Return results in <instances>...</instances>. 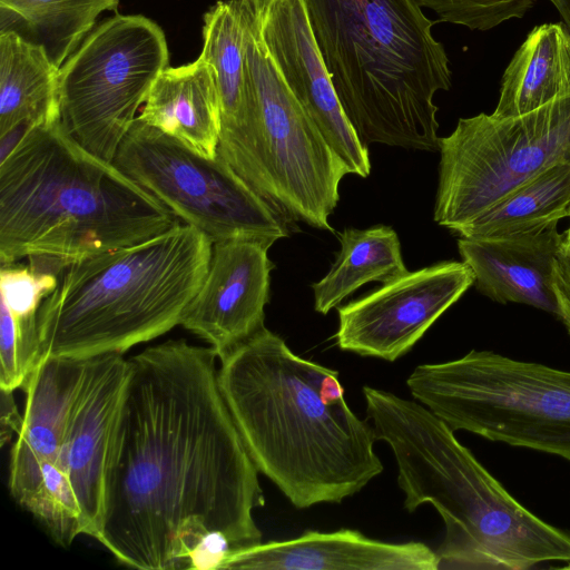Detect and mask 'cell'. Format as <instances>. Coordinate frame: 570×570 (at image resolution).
Listing matches in <instances>:
<instances>
[{"label": "cell", "mask_w": 570, "mask_h": 570, "mask_svg": "<svg viewBox=\"0 0 570 570\" xmlns=\"http://www.w3.org/2000/svg\"><path fill=\"white\" fill-rule=\"evenodd\" d=\"M212 347L168 340L128 358L98 538L140 570L220 569L262 542L265 504Z\"/></svg>", "instance_id": "6da1fadb"}, {"label": "cell", "mask_w": 570, "mask_h": 570, "mask_svg": "<svg viewBox=\"0 0 570 570\" xmlns=\"http://www.w3.org/2000/svg\"><path fill=\"white\" fill-rule=\"evenodd\" d=\"M219 362L218 385L249 456L295 508L340 503L382 473L373 425L345 399L321 396L332 368L266 327Z\"/></svg>", "instance_id": "7a4b0ae2"}, {"label": "cell", "mask_w": 570, "mask_h": 570, "mask_svg": "<svg viewBox=\"0 0 570 570\" xmlns=\"http://www.w3.org/2000/svg\"><path fill=\"white\" fill-rule=\"evenodd\" d=\"M177 216L60 119L31 126L0 158V263L29 259L59 276L69 264L157 236Z\"/></svg>", "instance_id": "3957f363"}, {"label": "cell", "mask_w": 570, "mask_h": 570, "mask_svg": "<svg viewBox=\"0 0 570 570\" xmlns=\"http://www.w3.org/2000/svg\"><path fill=\"white\" fill-rule=\"evenodd\" d=\"M376 439L391 448L409 512L430 503L445 524L439 569L525 570L570 563V532L532 513L420 402L363 386Z\"/></svg>", "instance_id": "277c9868"}, {"label": "cell", "mask_w": 570, "mask_h": 570, "mask_svg": "<svg viewBox=\"0 0 570 570\" xmlns=\"http://www.w3.org/2000/svg\"><path fill=\"white\" fill-rule=\"evenodd\" d=\"M360 140L436 151L435 94L451 88L445 49L415 0H303Z\"/></svg>", "instance_id": "5b68a950"}, {"label": "cell", "mask_w": 570, "mask_h": 570, "mask_svg": "<svg viewBox=\"0 0 570 570\" xmlns=\"http://www.w3.org/2000/svg\"><path fill=\"white\" fill-rule=\"evenodd\" d=\"M212 249L207 235L180 222L138 244L69 264L38 311L41 358L124 354L180 325Z\"/></svg>", "instance_id": "8992f818"}, {"label": "cell", "mask_w": 570, "mask_h": 570, "mask_svg": "<svg viewBox=\"0 0 570 570\" xmlns=\"http://www.w3.org/2000/svg\"><path fill=\"white\" fill-rule=\"evenodd\" d=\"M406 385L453 431L570 461V371L472 350L417 365Z\"/></svg>", "instance_id": "52a82bcc"}, {"label": "cell", "mask_w": 570, "mask_h": 570, "mask_svg": "<svg viewBox=\"0 0 570 570\" xmlns=\"http://www.w3.org/2000/svg\"><path fill=\"white\" fill-rule=\"evenodd\" d=\"M246 59L253 86L249 124L242 139L220 156L287 223L333 232L328 217L348 169L284 81L255 10L247 27Z\"/></svg>", "instance_id": "ba28073f"}, {"label": "cell", "mask_w": 570, "mask_h": 570, "mask_svg": "<svg viewBox=\"0 0 570 570\" xmlns=\"http://www.w3.org/2000/svg\"><path fill=\"white\" fill-rule=\"evenodd\" d=\"M439 150L434 220L455 233L538 174L570 164V92L517 117L460 118Z\"/></svg>", "instance_id": "9c48e42d"}, {"label": "cell", "mask_w": 570, "mask_h": 570, "mask_svg": "<svg viewBox=\"0 0 570 570\" xmlns=\"http://www.w3.org/2000/svg\"><path fill=\"white\" fill-rule=\"evenodd\" d=\"M168 62L167 40L155 21L120 13L102 20L59 69L62 126L87 150L114 163Z\"/></svg>", "instance_id": "30bf717a"}, {"label": "cell", "mask_w": 570, "mask_h": 570, "mask_svg": "<svg viewBox=\"0 0 570 570\" xmlns=\"http://www.w3.org/2000/svg\"><path fill=\"white\" fill-rule=\"evenodd\" d=\"M114 164L213 243L254 239L272 246L289 235V223L219 153L202 156L138 116Z\"/></svg>", "instance_id": "8fae6325"}, {"label": "cell", "mask_w": 570, "mask_h": 570, "mask_svg": "<svg viewBox=\"0 0 570 570\" xmlns=\"http://www.w3.org/2000/svg\"><path fill=\"white\" fill-rule=\"evenodd\" d=\"M464 262H441L384 283L338 308L336 344L342 351L394 362L473 285Z\"/></svg>", "instance_id": "7c38bea8"}, {"label": "cell", "mask_w": 570, "mask_h": 570, "mask_svg": "<svg viewBox=\"0 0 570 570\" xmlns=\"http://www.w3.org/2000/svg\"><path fill=\"white\" fill-rule=\"evenodd\" d=\"M265 47L289 90L350 174L367 177V146L350 124L314 39L303 0H275L261 17Z\"/></svg>", "instance_id": "4fadbf2b"}, {"label": "cell", "mask_w": 570, "mask_h": 570, "mask_svg": "<svg viewBox=\"0 0 570 570\" xmlns=\"http://www.w3.org/2000/svg\"><path fill=\"white\" fill-rule=\"evenodd\" d=\"M269 247L254 239L213 243L207 274L180 325L204 340L218 360L265 327Z\"/></svg>", "instance_id": "5bb4252c"}, {"label": "cell", "mask_w": 570, "mask_h": 570, "mask_svg": "<svg viewBox=\"0 0 570 570\" xmlns=\"http://www.w3.org/2000/svg\"><path fill=\"white\" fill-rule=\"evenodd\" d=\"M128 373V360L121 353L92 357L60 458L59 466L73 489L86 523V535L95 539L102 524L107 476Z\"/></svg>", "instance_id": "9a60e30c"}, {"label": "cell", "mask_w": 570, "mask_h": 570, "mask_svg": "<svg viewBox=\"0 0 570 570\" xmlns=\"http://www.w3.org/2000/svg\"><path fill=\"white\" fill-rule=\"evenodd\" d=\"M91 363L92 357H43L22 387L23 422L9 464V490L18 504L36 488L42 463L59 465Z\"/></svg>", "instance_id": "2e32d148"}, {"label": "cell", "mask_w": 570, "mask_h": 570, "mask_svg": "<svg viewBox=\"0 0 570 570\" xmlns=\"http://www.w3.org/2000/svg\"><path fill=\"white\" fill-rule=\"evenodd\" d=\"M220 569L436 570L439 560L422 542H384L351 529L307 530L289 540L233 550Z\"/></svg>", "instance_id": "e0dca14e"}, {"label": "cell", "mask_w": 570, "mask_h": 570, "mask_svg": "<svg viewBox=\"0 0 570 570\" xmlns=\"http://www.w3.org/2000/svg\"><path fill=\"white\" fill-rule=\"evenodd\" d=\"M558 223L488 237L458 239L476 289L490 299L518 303L558 316L553 267L562 252Z\"/></svg>", "instance_id": "ac0fdd59"}, {"label": "cell", "mask_w": 570, "mask_h": 570, "mask_svg": "<svg viewBox=\"0 0 570 570\" xmlns=\"http://www.w3.org/2000/svg\"><path fill=\"white\" fill-rule=\"evenodd\" d=\"M207 158L218 154L220 108L213 69L200 56L165 68L138 116Z\"/></svg>", "instance_id": "d6986e66"}, {"label": "cell", "mask_w": 570, "mask_h": 570, "mask_svg": "<svg viewBox=\"0 0 570 570\" xmlns=\"http://www.w3.org/2000/svg\"><path fill=\"white\" fill-rule=\"evenodd\" d=\"M253 11L248 0H226L216 2L204 14L200 57L212 67L218 92L220 154L240 140L250 119L253 86L246 33Z\"/></svg>", "instance_id": "ffe728a7"}, {"label": "cell", "mask_w": 570, "mask_h": 570, "mask_svg": "<svg viewBox=\"0 0 570 570\" xmlns=\"http://www.w3.org/2000/svg\"><path fill=\"white\" fill-rule=\"evenodd\" d=\"M570 92V30L564 23L534 27L504 70L492 115L517 117Z\"/></svg>", "instance_id": "44dd1931"}, {"label": "cell", "mask_w": 570, "mask_h": 570, "mask_svg": "<svg viewBox=\"0 0 570 570\" xmlns=\"http://www.w3.org/2000/svg\"><path fill=\"white\" fill-rule=\"evenodd\" d=\"M59 69L41 45L0 31V138L60 119Z\"/></svg>", "instance_id": "7402d4cb"}, {"label": "cell", "mask_w": 570, "mask_h": 570, "mask_svg": "<svg viewBox=\"0 0 570 570\" xmlns=\"http://www.w3.org/2000/svg\"><path fill=\"white\" fill-rule=\"evenodd\" d=\"M406 272L394 229L383 225L346 228L341 234V250L330 272L312 285L314 308L327 314L362 285L384 284Z\"/></svg>", "instance_id": "603a6c76"}, {"label": "cell", "mask_w": 570, "mask_h": 570, "mask_svg": "<svg viewBox=\"0 0 570 570\" xmlns=\"http://www.w3.org/2000/svg\"><path fill=\"white\" fill-rule=\"evenodd\" d=\"M118 4L119 0H0V31H14L41 45L60 68L100 13Z\"/></svg>", "instance_id": "cb8c5ba5"}, {"label": "cell", "mask_w": 570, "mask_h": 570, "mask_svg": "<svg viewBox=\"0 0 570 570\" xmlns=\"http://www.w3.org/2000/svg\"><path fill=\"white\" fill-rule=\"evenodd\" d=\"M570 218V164H558L505 195L454 234L474 238L510 234Z\"/></svg>", "instance_id": "d4e9b609"}, {"label": "cell", "mask_w": 570, "mask_h": 570, "mask_svg": "<svg viewBox=\"0 0 570 570\" xmlns=\"http://www.w3.org/2000/svg\"><path fill=\"white\" fill-rule=\"evenodd\" d=\"M57 283V275L36 272L29 265H1V305L9 311L22 335L32 343L40 344L37 326L38 311Z\"/></svg>", "instance_id": "484cf974"}, {"label": "cell", "mask_w": 570, "mask_h": 570, "mask_svg": "<svg viewBox=\"0 0 570 570\" xmlns=\"http://www.w3.org/2000/svg\"><path fill=\"white\" fill-rule=\"evenodd\" d=\"M421 8L431 9L438 21L490 30L510 19L522 18L535 0H415Z\"/></svg>", "instance_id": "4316f807"}, {"label": "cell", "mask_w": 570, "mask_h": 570, "mask_svg": "<svg viewBox=\"0 0 570 570\" xmlns=\"http://www.w3.org/2000/svg\"><path fill=\"white\" fill-rule=\"evenodd\" d=\"M553 289L558 303V317L570 336V255L560 253L553 267Z\"/></svg>", "instance_id": "83f0119b"}, {"label": "cell", "mask_w": 570, "mask_h": 570, "mask_svg": "<svg viewBox=\"0 0 570 570\" xmlns=\"http://www.w3.org/2000/svg\"><path fill=\"white\" fill-rule=\"evenodd\" d=\"M23 422L13 397V391L0 389V441L3 446L16 434Z\"/></svg>", "instance_id": "f1b7e54d"}, {"label": "cell", "mask_w": 570, "mask_h": 570, "mask_svg": "<svg viewBox=\"0 0 570 570\" xmlns=\"http://www.w3.org/2000/svg\"><path fill=\"white\" fill-rule=\"evenodd\" d=\"M558 10L563 23L570 30V0H549Z\"/></svg>", "instance_id": "f546056e"}, {"label": "cell", "mask_w": 570, "mask_h": 570, "mask_svg": "<svg viewBox=\"0 0 570 570\" xmlns=\"http://www.w3.org/2000/svg\"><path fill=\"white\" fill-rule=\"evenodd\" d=\"M257 16L262 17L275 0H248Z\"/></svg>", "instance_id": "4dcf8cb0"}, {"label": "cell", "mask_w": 570, "mask_h": 570, "mask_svg": "<svg viewBox=\"0 0 570 570\" xmlns=\"http://www.w3.org/2000/svg\"><path fill=\"white\" fill-rule=\"evenodd\" d=\"M563 235V245H562V253L570 255V225L569 227L562 233Z\"/></svg>", "instance_id": "1f68e13d"}, {"label": "cell", "mask_w": 570, "mask_h": 570, "mask_svg": "<svg viewBox=\"0 0 570 570\" xmlns=\"http://www.w3.org/2000/svg\"><path fill=\"white\" fill-rule=\"evenodd\" d=\"M558 568H562V569H570V563H567V566L558 567Z\"/></svg>", "instance_id": "d6a6232c"}]
</instances>
